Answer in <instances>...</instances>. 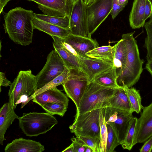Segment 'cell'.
Masks as SVG:
<instances>
[{
    "instance_id": "4fadbf2b",
    "label": "cell",
    "mask_w": 152,
    "mask_h": 152,
    "mask_svg": "<svg viewBox=\"0 0 152 152\" xmlns=\"http://www.w3.org/2000/svg\"><path fill=\"white\" fill-rule=\"evenodd\" d=\"M38 5V7L44 14L51 16H67L71 13L65 0H32Z\"/></svg>"
},
{
    "instance_id": "d4e9b609",
    "label": "cell",
    "mask_w": 152,
    "mask_h": 152,
    "mask_svg": "<svg viewBox=\"0 0 152 152\" xmlns=\"http://www.w3.org/2000/svg\"><path fill=\"white\" fill-rule=\"evenodd\" d=\"M117 78L116 69L113 66L96 76L93 80L102 86L116 88L120 87L117 83Z\"/></svg>"
},
{
    "instance_id": "4dcf8cb0",
    "label": "cell",
    "mask_w": 152,
    "mask_h": 152,
    "mask_svg": "<svg viewBox=\"0 0 152 152\" xmlns=\"http://www.w3.org/2000/svg\"><path fill=\"white\" fill-rule=\"evenodd\" d=\"M144 26L147 34L144 46L147 50L146 58L148 61L152 59V16L147 22H145Z\"/></svg>"
},
{
    "instance_id": "7dc6e473",
    "label": "cell",
    "mask_w": 152,
    "mask_h": 152,
    "mask_svg": "<svg viewBox=\"0 0 152 152\" xmlns=\"http://www.w3.org/2000/svg\"><path fill=\"white\" fill-rule=\"evenodd\" d=\"M26 0L28 1H32V0Z\"/></svg>"
},
{
    "instance_id": "e575fe53",
    "label": "cell",
    "mask_w": 152,
    "mask_h": 152,
    "mask_svg": "<svg viewBox=\"0 0 152 152\" xmlns=\"http://www.w3.org/2000/svg\"><path fill=\"white\" fill-rule=\"evenodd\" d=\"M125 7V6L118 5V0H113L112 8L110 13L112 19H114Z\"/></svg>"
},
{
    "instance_id": "836d02e7",
    "label": "cell",
    "mask_w": 152,
    "mask_h": 152,
    "mask_svg": "<svg viewBox=\"0 0 152 152\" xmlns=\"http://www.w3.org/2000/svg\"><path fill=\"white\" fill-rule=\"evenodd\" d=\"M76 137L77 140L81 145L90 147L93 152H100L99 139L87 136L78 135Z\"/></svg>"
},
{
    "instance_id": "8992f818",
    "label": "cell",
    "mask_w": 152,
    "mask_h": 152,
    "mask_svg": "<svg viewBox=\"0 0 152 152\" xmlns=\"http://www.w3.org/2000/svg\"><path fill=\"white\" fill-rule=\"evenodd\" d=\"M101 109L94 110L75 116L74 122L69 126L71 132L76 136H90L99 140V115Z\"/></svg>"
},
{
    "instance_id": "52a82bcc",
    "label": "cell",
    "mask_w": 152,
    "mask_h": 152,
    "mask_svg": "<svg viewBox=\"0 0 152 152\" xmlns=\"http://www.w3.org/2000/svg\"><path fill=\"white\" fill-rule=\"evenodd\" d=\"M89 83L87 75L80 69H71L66 81L62 84L67 96L79 107Z\"/></svg>"
},
{
    "instance_id": "ee69618b",
    "label": "cell",
    "mask_w": 152,
    "mask_h": 152,
    "mask_svg": "<svg viewBox=\"0 0 152 152\" xmlns=\"http://www.w3.org/2000/svg\"><path fill=\"white\" fill-rule=\"evenodd\" d=\"M129 0H118V3L119 5L125 7L127 4Z\"/></svg>"
},
{
    "instance_id": "7402d4cb",
    "label": "cell",
    "mask_w": 152,
    "mask_h": 152,
    "mask_svg": "<svg viewBox=\"0 0 152 152\" xmlns=\"http://www.w3.org/2000/svg\"><path fill=\"white\" fill-rule=\"evenodd\" d=\"M127 57L126 46L124 40L121 38L116 43L113 64V66L116 69L117 79L121 76L124 69Z\"/></svg>"
},
{
    "instance_id": "d6986e66",
    "label": "cell",
    "mask_w": 152,
    "mask_h": 152,
    "mask_svg": "<svg viewBox=\"0 0 152 152\" xmlns=\"http://www.w3.org/2000/svg\"><path fill=\"white\" fill-rule=\"evenodd\" d=\"M146 1L134 0L129 18L130 26L133 29L139 28L144 25Z\"/></svg>"
},
{
    "instance_id": "83f0119b",
    "label": "cell",
    "mask_w": 152,
    "mask_h": 152,
    "mask_svg": "<svg viewBox=\"0 0 152 152\" xmlns=\"http://www.w3.org/2000/svg\"><path fill=\"white\" fill-rule=\"evenodd\" d=\"M124 88L126 89L132 113H139L143 107L141 104V98L139 91L132 87Z\"/></svg>"
},
{
    "instance_id": "7c38bea8",
    "label": "cell",
    "mask_w": 152,
    "mask_h": 152,
    "mask_svg": "<svg viewBox=\"0 0 152 152\" xmlns=\"http://www.w3.org/2000/svg\"><path fill=\"white\" fill-rule=\"evenodd\" d=\"M81 70L88 76L89 82L102 72L113 66L112 63L99 59L78 56Z\"/></svg>"
},
{
    "instance_id": "b9f144b4",
    "label": "cell",
    "mask_w": 152,
    "mask_h": 152,
    "mask_svg": "<svg viewBox=\"0 0 152 152\" xmlns=\"http://www.w3.org/2000/svg\"><path fill=\"white\" fill-rule=\"evenodd\" d=\"M11 0H0V13L3 11V9L7 3Z\"/></svg>"
},
{
    "instance_id": "1f68e13d",
    "label": "cell",
    "mask_w": 152,
    "mask_h": 152,
    "mask_svg": "<svg viewBox=\"0 0 152 152\" xmlns=\"http://www.w3.org/2000/svg\"><path fill=\"white\" fill-rule=\"evenodd\" d=\"M107 130L106 152H112L118 145H121L118 136L111 124L106 123Z\"/></svg>"
},
{
    "instance_id": "ba28073f",
    "label": "cell",
    "mask_w": 152,
    "mask_h": 152,
    "mask_svg": "<svg viewBox=\"0 0 152 152\" xmlns=\"http://www.w3.org/2000/svg\"><path fill=\"white\" fill-rule=\"evenodd\" d=\"M66 67L57 52L55 50H52L48 55L43 68L36 75L37 89L60 75Z\"/></svg>"
},
{
    "instance_id": "484cf974",
    "label": "cell",
    "mask_w": 152,
    "mask_h": 152,
    "mask_svg": "<svg viewBox=\"0 0 152 152\" xmlns=\"http://www.w3.org/2000/svg\"><path fill=\"white\" fill-rule=\"evenodd\" d=\"M53 44L54 50L59 55L66 67L69 69L81 70L77 56L64 49L55 42L53 41Z\"/></svg>"
},
{
    "instance_id": "c3c4849f",
    "label": "cell",
    "mask_w": 152,
    "mask_h": 152,
    "mask_svg": "<svg viewBox=\"0 0 152 152\" xmlns=\"http://www.w3.org/2000/svg\"><path fill=\"white\" fill-rule=\"evenodd\" d=\"M151 152H152V148L151 150Z\"/></svg>"
},
{
    "instance_id": "ac0fdd59",
    "label": "cell",
    "mask_w": 152,
    "mask_h": 152,
    "mask_svg": "<svg viewBox=\"0 0 152 152\" xmlns=\"http://www.w3.org/2000/svg\"><path fill=\"white\" fill-rule=\"evenodd\" d=\"M18 116L8 102L5 103L0 110V144L3 145L6 140L5 134L7 129Z\"/></svg>"
},
{
    "instance_id": "30bf717a",
    "label": "cell",
    "mask_w": 152,
    "mask_h": 152,
    "mask_svg": "<svg viewBox=\"0 0 152 152\" xmlns=\"http://www.w3.org/2000/svg\"><path fill=\"white\" fill-rule=\"evenodd\" d=\"M86 7L83 0L74 3L69 18L70 31L74 35L91 37L88 31Z\"/></svg>"
},
{
    "instance_id": "e0dca14e",
    "label": "cell",
    "mask_w": 152,
    "mask_h": 152,
    "mask_svg": "<svg viewBox=\"0 0 152 152\" xmlns=\"http://www.w3.org/2000/svg\"><path fill=\"white\" fill-rule=\"evenodd\" d=\"M117 117L115 121L109 123L116 132L121 144L124 141L130 123L134 117L131 113L117 109Z\"/></svg>"
},
{
    "instance_id": "f546056e",
    "label": "cell",
    "mask_w": 152,
    "mask_h": 152,
    "mask_svg": "<svg viewBox=\"0 0 152 152\" xmlns=\"http://www.w3.org/2000/svg\"><path fill=\"white\" fill-rule=\"evenodd\" d=\"M102 108L100 113V136L99 145L100 152H106L107 130L106 122Z\"/></svg>"
},
{
    "instance_id": "5bb4252c",
    "label": "cell",
    "mask_w": 152,
    "mask_h": 152,
    "mask_svg": "<svg viewBox=\"0 0 152 152\" xmlns=\"http://www.w3.org/2000/svg\"><path fill=\"white\" fill-rule=\"evenodd\" d=\"M62 39L74 48L79 56L83 57H88L86 53L99 45L97 41L91 37L74 35L71 33Z\"/></svg>"
},
{
    "instance_id": "6da1fadb",
    "label": "cell",
    "mask_w": 152,
    "mask_h": 152,
    "mask_svg": "<svg viewBox=\"0 0 152 152\" xmlns=\"http://www.w3.org/2000/svg\"><path fill=\"white\" fill-rule=\"evenodd\" d=\"M34 14L32 10L20 7L12 9L5 14L4 29L16 44L26 46L32 43Z\"/></svg>"
},
{
    "instance_id": "4316f807",
    "label": "cell",
    "mask_w": 152,
    "mask_h": 152,
    "mask_svg": "<svg viewBox=\"0 0 152 152\" xmlns=\"http://www.w3.org/2000/svg\"><path fill=\"white\" fill-rule=\"evenodd\" d=\"M35 18L47 23L59 26L67 30H70L69 18L64 17L51 16L45 14L35 13Z\"/></svg>"
},
{
    "instance_id": "ab89813d",
    "label": "cell",
    "mask_w": 152,
    "mask_h": 152,
    "mask_svg": "<svg viewBox=\"0 0 152 152\" xmlns=\"http://www.w3.org/2000/svg\"><path fill=\"white\" fill-rule=\"evenodd\" d=\"M145 68L152 76V59L147 61Z\"/></svg>"
},
{
    "instance_id": "8fae6325",
    "label": "cell",
    "mask_w": 152,
    "mask_h": 152,
    "mask_svg": "<svg viewBox=\"0 0 152 152\" xmlns=\"http://www.w3.org/2000/svg\"><path fill=\"white\" fill-rule=\"evenodd\" d=\"M142 109L140 117L137 119L134 145L145 142L152 136V102Z\"/></svg>"
},
{
    "instance_id": "ffe728a7",
    "label": "cell",
    "mask_w": 152,
    "mask_h": 152,
    "mask_svg": "<svg viewBox=\"0 0 152 152\" xmlns=\"http://www.w3.org/2000/svg\"><path fill=\"white\" fill-rule=\"evenodd\" d=\"M110 107L132 113L131 107L124 87L116 88L109 100Z\"/></svg>"
},
{
    "instance_id": "f35d334b",
    "label": "cell",
    "mask_w": 152,
    "mask_h": 152,
    "mask_svg": "<svg viewBox=\"0 0 152 152\" xmlns=\"http://www.w3.org/2000/svg\"><path fill=\"white\" fill-rule=\"evenodd\" d=\"M12 83L6 77L4 73L0 72V86L7 87L10 86Z\"/></svg>"
},
{
    "instance_id": "277c9868",
    "label": "cell",
    "mask_w": 152,
    "mask_h": 152,
    "mask_svg": "<svg viewBox=\"0 0 152 152\" xmlns=\"http://www.w3.org/2000/svg\"><path fill=\"white\" fill-rule=\"evenodd\" d=\"M18 119L23 132L30 137L46 133L58 123L55 117L47 112L24 113Z\"/></svg>"
},
{
    "instance_id": "2e32d148",
    "label": "cell",
    "mask_w": 152,
    "mask_h": 152,
    "mask_svg": "<svg viewBox=\"0 0 152 152\" xmlns=\"http://www.w3.org/2000/svg\"><path fill=\"white\" fill-rule=\"evenodd\" d=\"M32 100L41 107L48 103L54 102L63 104L68 107L69 102L67 96L56 87L43 92Z\"/></svg>"
},
{
    "instance_id": "60d3db41",
    "label": "cell",
    "mask_w": 152,
    "mask_h": 152,
    "mask_svg": "<svg viewBox=\"0 0 152 152\" xmlns=\"http://www.w3.org/2000/svg\"><path fill=\"white\" fill-rule=\"evenodd\" d=\"M66 1L68 10L71 13L73 6L75 0H65Z\"/></svg>"
},
{
    "instance_id": "f1b7e54d",
    "label": "cell",
    "mask_w": 152,
    "mask_h": 152,
    "mask_svg": "<svg viewBox=\"0 0 152 152\" xmlns=\"http://www.w3.org/2000/svg\"><path fill=\"white\" fill-rule=\"evenodd\" d=\"M137 119L136 117H134L131 121L126 137L121 144L124 149L130 151L134 146V141Z\"/></svg>"
},
{
    "instance_id": "7bdbcfd3",
    "label": "cell",
    "mask_w": 152,
    "mask_h": 152,
    "mask_svg": "<svg viewBox=\"0 0 152 152\" xmlns=\"http://www.w3.org/2000/svg\"><path fill=\"white\" fill-rule=\"evenodd\" d=\"M62 152H75L74 147L72 143L66 149L62 151Z\"/></svg>"
},
{
    "instance_id": "74e56055",
    "label": "cell",
    "mask_w": 152,
    "mask_h": 152,
    "mask_svg": "<svg viewBox=\"0 0 152 152\" xmlns=\"http://www.w3.org/2000/svg\"><path fill=\"white\" fill-rule=\"evenodd\" d=\"M71 140L73 145L75 152H85L86 147L79 143L76 137H72L71 138Z\"/></svg>"
},
{
    "instance_id": "d590c367",
    "label": "cell",
    "mask_w": 152,
    "mask_h": 152,
    "mask_svg": "<svg viewBox=\"0 0 152 152\" xmlns=\"http://www.w3.org/2000/svg\"><path fill=\"white\" fill-rule=\"evenodd\" d=\"M152 16V3L151 0H146L145 7L144 19L145 21Z\"/></svg>"
},
{
    "instance_id": "7a4b0ae2",
    "label": "cell",
    "mask_w": 152,
    "mask_h": 152,
    "mask_svg": "<svg viewBox=\"0 0 152 152\" xmlns=\"http://www.w3.org/2000/svg\"><path fill=\"white\" fill-rule=\"evenodd\" d=\"M133 34L130 32L122 36L121 38L126 46L127 57L123 72L117 79L118 85L121 87H132L138 81L143 71V61L140 58L137 41Z\"/></svg>"
},
{
    "instance_id": "44dd1931",
    "label": "cell",
    "mask_w": 152,
    "mask_h": 152,
    "mask_svg": "<svg viewBox=\"0 0 152 152\" xmlns=\"http://www.w3.org/2000/svg\"><path fill=\"white\" fill-rule=\"evenodd\" d=\"M34 29L44 32L51 36L64 38L70 33L69 30L36 18L33 20Z\"/></svg>"
},
{
    "instance_id": "5b68a950",
    "label": "cell",
    "mask_w": 152,
    "mask_h": 152,
    "mask_svg": "<svg viewBox=\"0 0 152 152\" xmlns=\"http://www.w3.org/2000/svg\"><path fill=\"white\" fill-rule=\"evenodd\" d=\"M9 86V102L15 110L23 96L28 97L37 89L36 76L30 69L20 71Z\"/></svg>"
},
{
    "instance_id": "bcb514c9",
    "label": "cell",
    "mask_w": 152,
    "mask_h": 152,
    "mask_svg": "<svg viewBox=\"0 0 152 152\" xmlns=\"http://www.w3.org/2000/svg\"><path fill=\"white\" fill-rule=\"evenodd\" d=\"M85 147V152H93L92 149L91 148L87 146Z\"/></svg>"
},
{
    "instance_id": "d6a6232c",
    "label": "cell",
    "mask_w": 152,
    "mask_h": 152,
    "mask_svg": "<svg viewBox=\"0 0 152 152\" xmlns=\"http://www.w3.org/2000/svg\"><path fill=\"white\" fill-rule=\"evenodd\" d=\"M46 112L52 115H56L63 117L67 107L65 105L54 102L47 103L41 107Z\"/></svg>"
},
{
    "instance_id": "cb8c5ba5",
    "label": "cell",
    "mask_w": 152,
    "mask_h": 152,
    "mask_svg": "<svg viewBox=\"0 0 152 152\" xmlns=\"http://www.w3.org/2000/svg\"><path fill=\"white\" fill-rule=\"evenodd\" d=\"M69 72L70 69L66 67L64 71L60 75L41 88L37 89L32 95L28 97L26 100L22 103L21 108H23L29 102L39 94L48 89L56 87L63 84L67 80Z\"/></svg>"
},
{
    "instance_id": "9a60e30c",
    "label": "cell",
    "mask_w": 152,
    "mask_h": 152,
    "mask_svg": "<svg viewBox=\"0 0 152 152\" xmlns=\"http://www.w3.org/2000/svg\"><path fill=\"white\" fill-rule=\"evenodd\" d=\"M45 150L40 142L23 137L15 139L4 148L5 152H42Z\"/></svg>"
},
{
    "instance_id": "3957f363",
    "label": "cell",
    "mask_w": 152,
    "mask_h": 152,
    "mask_svg": "<svg viewBox=\"0 0 152 152\" xmlns=\"http://www.w3.org/2000/svg\"><path fill=\"white\" fill-rule=\"evenodd\" d=\"M115 88L102 86L94 80L89 82L75 116L94 110L110 107L109 100Z\"/></svg>"
},
{
    "instance_id": "681fc988",
    "label": "cell",
    "mask_w": 152,
    "mask_h": 152,
    "mask_svg": "<svg viewBox=\"0 0 152 152\" xmlns=\"http://www.w3.org/2000/svg\"><path fill=\"white\" fill-rule=\"evenodd\" d=\"M77 0H75V2Z\"/></svg>"
},
{
    "instance_id": "9c48e42d",
    "label": "cell",
    "mask_w": 152,
    "mask_h": 152,
    "mask_svg": "<svg viewBox=\"0 0 152 152\" xmlns=\"http://www.w3.org/2000/svg\"><path fill=\"white\" fill-rule=\"evenodd\" d=\"M112 3L113 0H96L86 6L88 31L90 37L110 14Z\"/></svg>"
},
{
    "instance_id": "603a6c76",
    "label": "cell",
    "mask_w": 152,
    "mask_h": 152,
    "mask_svg": "<svg viewBox=\"0 0 152 152\" xmlns=\"http://www.w3.org/2000/svg\"><path fill=\"white\" fill-rule=\"evenodd\" d=\"M116 46V43L113 46L109 45L98 47L87 53L86 55L113 64Z\"/></svg>"
},
{
    "instance_id": "8d00e7d4",
    "label": "cell",
    "mask_w": 152,
    "mask_h": 152,
    "mask_svg": "<svg viewBox=\"0 0 152 152\" xmlns=\"http://www.w3.org/2000/svg\"><path fill=\"white\" fill-rule=\"evenodd\" d=\"M152 148V136L146 140L142 146L140 151V152H151Z\"/></svg>"
},
{
    "instance_id": "f6af8a7d",
    "label": "cell",
    "mask_w": 152,
    "mask_h": 152,
    "mask_svg": "<svg viewBox=\"0 0 152 152\" xmlns=\"http://www.w3.org/2000/svg\"><path fill=\"white\" fill-rule=\"evenodd\" d=\"M96 0H83V1L85 4L86 6H87L91 4Z\"/></svg>"
}]
</instances>
